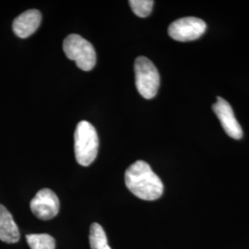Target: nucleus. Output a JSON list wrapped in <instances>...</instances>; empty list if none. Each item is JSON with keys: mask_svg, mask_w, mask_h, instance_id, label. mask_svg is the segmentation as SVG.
Returning <instances> with one entry per match:
<instances>
[{"mask_svg": "<svg viewBox=\"0 0 249 249\" xmlns=\"http://www.w3.org/2000/svg\"><path fill=\"white\" fill-rule=\"evenodd\" d=\"M207 30L204 20L196 17L178 18L168 28L170 37L178 42L194 41L202 36Z\"/></svg>", "mask_w": 249, "mask_h": 249, "instance_id": "obj_5", "label": "nucleus"}, {"mask_svg": "<svg viewBox=\"0 0 249 249\" xmlns=\"http://www.w3.org/2000/svg\"><path fill=\"white\" fill-rule=\"evenodd\" d=\"M63 50L66 55L76 62L81 71H89L96 64V53L94 47L78 35H71L66 37L63 43Z\"/></svg>", "mask_w": 249, "mask_h": 249, "instance_id": "obj_3", "label": "nucleus"}, {"mask_svg": "<svg viewBox=\"0 0 249 249\" xmlns=\"http://www.w3.org/2000/svg\"><path fill=\"white\" fill-rule=\"evenodd\" d=\"M59 199L49 188H44L37 192L31 201L33 213L40 220H51L59 212Z\"/></svg>", "mask_w": 249, "mask_h": 249, "instance_id": "obj_6", "label": "nucleus"}, {"mask_svg": "<svg viewBox=\"0 0 249 249\" xmlns=\"http://www.w3.org/2000/svg\"><path fill=\"white\" fill-rule=\"evenodd\" d=\"M75 156L78 163L89 166L97 157L99 138L95 127L88 121H80L74 135Z\"/></svg>", "mask_w": 249, "mask_h": 249, "instance_id": "obj_2", "label": "nucleus"}, {"mask_svg": "<svg viewBox=\"0 0 249 249\" xmlns=\"http://www.w3.org/2000/svg\"><path fill=\"white\" fill-rule=\"evenodd\" d=\"M0 240L14 244L19 240L18 226L6 207L0 204Z\"/></svg>", "mask_w": 249, "mask_h": 249, "instance_id": "obj_9", "label": "nucleus"}, {"mask_svg": "<svg viewBox=\"0 0 249 249\" xmlns=\"http://www.w3.org/2000/svg\"><path fill=\"white\" fill-rule=\"evenodd\" d=\"M42 21V15L37 9H29L14 19L12 29L19 38H27L34 35Z\"/></svg>", "mask_w": 249, "mask_h": 249, "instance_id": "obj_8", "label": "nucleus"}, {"mask_svg": "<svg viewBox=\"0 0 249 249\" xmlns=\"http://www.w3.org/2000/svg\"><path fill=\"white\" fill-rule=\"evenodd\" d=\"M124 183L132 194L143 200H156L163 193L161 180L144 160H137L126 169Z\"/></svg>", "mask_w": 249, "mask_h": 249, "instance_id": "obj_1", "label": "nucleus"}, {"mask_svg": "<svg viewBox=\"0 0 249 249\" xmlns=\"http://www.w3.org/2000/svg\"><path fill=\"white\" fill-rule=\"evenodd\" d=\"M90 249H111L108 245L107 234L99 223H92L89 228Z\"/></svg>", "mask_w": 249, "mask_h": 249, "instance_id": "obj_10", "label": "nucleus"}, {"mask_svg": "<svg viewBox=\"0 0 249 249\" xmlns=\"http://www.w3.org/2000/svg\"><path fill=\"white\" fill-rule=\"evenodd\" d=\"M31 249H55V240L47 233H32L26 235Z\"/></svg>", "mask_w": 249, "mask_h": 249, "instance_id": "obj_11", "label": "nucleus"}, {"mask_svg": "<svg viewBox=\"0 0 249 249\" xmlns=\"http://www.w3.org/2000/svg\"><path fill=\"white\" fill-rule=\"evenodd\" d=\"M154 2L152 0H130L129 5L134 13L141 17L146 18L151 14Z\"/></svg>", "mask_w": 249, "mask_h": 249, "instance_id": "obj_12", "label": "nucleus"}, {"mask_svg": "<svg viewBox=\"0 0 249 249\" xmlns=\"http://www.w3.org/2000/svg\"><path fill=\"white\" fill-rule=\"evenodd\" d=\"M215 115L219 118L226 134L234 140H240L243 137V130L240 124L236 120L230 104L224 99L218 97L217 102L213 106Z\"/></svg>", "mask_w": 249, "mask_h": 249, "instance_id": "obj_7", "label": "nucleus"}, {"mask_svg": "<svg viewBox=\"0 0 249 249\" xmlns=\"http://www.w3.org/2000/svg\"><path fill=\"white\" fill-rule=\"evenodd\" d=\"M134 70L140 94L147 100L155 97L160 87V75L154 64L145 56H139L135 60Z\"/></svg>", "mask_w": 249, "mask_h": 249, "instance_id": "obj_4", "label": "nucleus"}]
</instances>
